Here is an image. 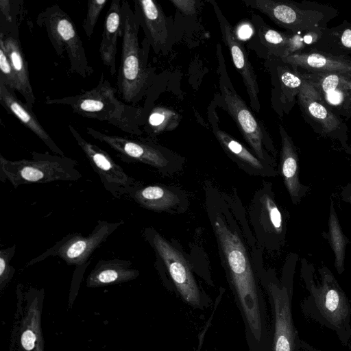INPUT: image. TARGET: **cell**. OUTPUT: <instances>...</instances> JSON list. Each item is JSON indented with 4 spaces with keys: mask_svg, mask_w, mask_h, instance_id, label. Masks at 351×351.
I'll use <instances>...</instances> for the list:
<instances>
[{
    "mask_svg": "<svg viewBox=\"0 0 351 351\" xmlns=\"http://www.w3.org/2000/svg\"><path fill=\"white\" fill-rule=\"evenodd\" d=\"M213 226L228 281L242 317L249 350L272 351V324L260 279L245 245L223 216L217 215Z\"/></svg>",
    "mask_w": 351,
    "mask_h": 351,
    "instance_id": "1",
    "label": "cell"
},
{
    "mask_svg": "<svg viewBox=\"0 0 351 351\" xmlns=\"http://www.w3.org/2000/svg\"><path fill=\"white\" fill-rule=\"evenodd\" d=\"M118 90L112 86L103 73L97 84L80 94L61 98L45 97L48 105H65L81 117L105 121L122 132L141 135L143 110L121 101L117 97Z\"/></svg>",
    "mask_w": 351,
    "mask_h": 351,
    "instance_id": "2",
    "label": "cell"
},
{
    "mask_svg": "<svg viewBox=\"0 0 351 351\" xmlns=\"http://www.w3.org/2000/svg\"><path fill=\"white\" fill-rule=\"evenodd\" d=\"M320 280L303 269L302 278L308 295L301 303L305 316L332 330L347 346L351 340V305L338 282L326 267L319 270Z\"/></svg>",
    "mask_w": 351,
    "mask_h": 351,
    "instance_id": "3",
    "label": "cell"
},
{
    "mask_svg": "<svg viewBox=\"0 0 351 351\" xmlns=\"http://www.w3.org/2000/svg\"><path fill=\"white\" fill-rule=\"evenodd\" d=\"M121 56L117 88L123 101L136 104L146 94L152 73L145 64L138 43L140 22L127 1H121Z\"/></svg>",
    "mask_w": 351,
    "mask_h": 351,
    "instance_id": "4",
    "label": "cell"
},
{
    "mask_svg": "<svg viewBox=\"0 0 351 351\" xmlns=\"http://www.w3.org/2000/svg\"><path fill=\"white\" fill-rule=\"evenodd\" d=\"M30 159L10 160L0 155V180L15 188L30 184L56 181H77L82 174L75 168L77 160L49 152H32Z\"/></svg>",
    "mask_w": 351,
    "mask_h": 351,
    "instance_id": "5",
    "label": "cell"
},
{
    "mask_svg": "<svg viewBox=\"0 0 351 351\" xmlns=\"http://www.w3.org/2000/svg\"><path fill=\"white\" fill-rule=\"evenodd\" d=\"M36 22L45 29L56 54L62 57L66 53L72 73L84 78L93 73L94 69L73 21L58 5H51L41 11Z\"/></svg>",
    "mask_w": 351,
    "mask_h": 351,
    "instance_id": "6",
    "label": "cell"
},
{
    "mask_svg": "<svg viewBox=\"0 0 351 351\" xmlns=\"http://www.w3.org/2000/svg\"><path fill=\"white\" fill-rule=\"evenodd\" d=\"M243 2L265 14L291 34L322 31L337 15V11L329 6L309 2L298 3L274 0H245Z\"/></svg>",
    "mask_w": 351,
    "mask_h": 351,
    "instance_id": "7",
    "label": "cell"
},
{
    "mask_svg": "<svg viewBox=\"0 0 351 351\" xmlns=\"http://www.w3.org/2000/svg\"><path fill=\"white\" fill-rule=\"evenodd\" d=\"M143 237L155 252L158 265L165 269L182 300L194 308H208L210 300L198 286L181 252L152 227L144 230Z\"/></svg>",
    "mask_w": 351,
    "mask_h": 351,
    "instance_id": "8",
    "label": "cell"
},
{
    "mask_svg": "<svg viewBox=\"0 0 351 351\" xmlns=\"http://www.w3.org/2000/svg\"><path fill=\"white\" fill-rule=\"evenodd\" d=\"M256 271L272 312V351H299L301 339L293 319L292 283L280 282L271 272Z\"/></svg>",
    "mask_w": 351,
    "mask_h": 351,
    "instance_id": "9",
    "label": "cell"
},
{
    "mask_svg": "<svg viewBox=\"0 0 351 351\" xmlns=\"http://www.w3.org/2000/svg\"><path fill=\"white\" fill-rule=\"evenodd\" d=\"M124 223L123 220H99L88 236H84L80 232H71L44 252L31 259L25 267L33 266L49 257L53 256L61 258L68 265L82 267L87 263L93 252Z\"/></svg>",
    "mask_w": 351,
    "mask_h": 351,
    "instance_id": "10",
    "label": "cell"
},
{
    "mask_svg": "<svg viewBox=\"0 0 351 351\" xmlns=\"http://www.w3.org/2000/svg\"><path fill=\"white\" fill-rule=\"evenodd\" d=\"M86 133L114 150L125 162H141L156 168L162 174L176 171L165 151L153 143L128 136L112 135L87 128Z\"/></svg>",
    "mask_w": 351,
    "mask_h": 351,
    "instance_id": "11",
    "label": "cell"
},
{
    "mask_svg": "<svg viewBox=\"0 0 351 351\" xmlns=\"http://www.w3.org/2000/svg\"><path fill=\"white\" fill-rule=\"evenodd\" d=\"M68 128L104 189L114 197H124L128 189L137 180L124 171L105 150L84 138L72 125L69 124Z\"/></svg>",
    "mask_w": 351,
    "mask_h": 351,
    "instance_id": "12",
    "label": "cell"
},
{
    "mask_svg": "<svg viewBox=\"0 0 351 351\" xmlns=\"http://www.w3.org/2000/svg\"><path fill=\"white\" fill-rule=\"evenodd\" d=\"M297 98L304 118L313 130L324 137L338 140L347 148L346 123L329 110L313 86L304 78Z\"/></svg>",
    "mask_w": 351,
    "mask_h": 351,
    "instance_id": "13",
    "label": "cell"
},
{
    "mask_svg": "<svg viewBox=\"0 0 351 351\" xmlns=\"http://www.w3.org/2000/svg\"><path fill=\"white\" fill-rule=\"evenodd\" d=\"M220 88L228 112L237 124L243 138L254 154L262 161L274 167L275 162L265 149L264 145H267L270 152H274L275 150L272 144L268 143L267 136L264 132L261 124L234 88L221 81Z\"/></svg>",
    "mask_w": 351,
    "mask_h": 351,
    "instance_id": "14",
    "label": "cell"
},
{
    "mask_svg": "<svg viewBox=\"0 0 351 351\" xmlns=\"http://www.w3.org/2000/svg\"><path fill=\"white\" fill-rule=\"evenodd\" d=\"M299 73L313 86L330 110L339 117H347L351 110V74Z\"/></svg>",
    "mask_w": 351,
    "mask_h": 351,
    "instance_id": "15",
    "label": "cell"
},
{
    "mask_svg": "<svg viewBox=\"0 0 351 351\" xmlns=\"http://www.w3.org/2000/svg\"><path fill=\"white\" fill-rule=\"evenodd\" d=\"M210 2L213 3L219 23L223 40L229 49L235 67L243 78L250 99L251 107L256 112H259L261 106L258 97V88L256 75L246 50L237 39L232 27L222 14L217 4L213 1Z\"/></svg>",
    "mask_w": 351,
    "mask_h": 351,
    "instance_id": "16",
    "label": "cell"
},
{
    "mask_svg": "<svg viewBox=\"0 0 351 351\" xmlns=\"http://www.w3.org/2000/svg\"><path fill=\"white\" fill-rule=\"evenodd\" d=\"M124 197L139 206L156 212L184 210V195L178 189L161 184H145L137 181L126 191Z\"/></svg>",
    "mask_w": 351,
    "mask_h": 351,
    "instance_id": "17",
    "label": "cell"
},
{
    "mask_svg": "<svg viewBox=\"0 0 351 351\" xmlns=\"http://www.w3.org/2000/svg\"><path fill=\"white\" fill-rule=\"evenodd\" d=\"M27 306L19 330V351H44L41 330L43 289L31 288L26 294Z\"/></svg>",
    "mask_w": 351,
    "mask_h": 351,
    "instance_id": "18",
    "label": "cell"
},
{
    "mask_svg": "<svg viewBox=\"0 0 351 351\" xmlns=\"http://www.w3.org/2000/svg\"><path fill=\"white\" fill-rule=\"evenodd\" d=\"M279 59L300 73L340 72L351 74V58L335 56L315 49L292 53Z\"/></svg>",
    "mask_w": 351,
    "mask_h": 351,
    "instance_id": "19",
    "label": "cell"
},
{
    "mask_svg": "<svg viewBox=\"0 0 351 351\" xmlns=\"http://www.w3.org/2000/svg\"><path fill=\"white\" fill-rule=\"evenodd\" d=\"M0 104L9 114L15 117L25 128L38 137L53 154L65 156L63 151L40 124L33 109L20 101L15 93L2 82H0Z\"/></svg>",
    "mask_w": 351,
    "mask_h": 351,
    "instance_id": "20",
    "label": "cell"
},
{
    "mask_svg": "<svg viewBox=\"0 0 351 351\" xmlns=\"http://www.w3.org/2000/svg\"><path fill=\"white\" fill-rule=\"evenodd\" d=\"M279 129L281 136L280 173L292 202L296 204L307 194L309 189L300 180L296 147L285 128L280 125Z\"/></svg>",
    "mask_w": 351,
    "mask_h": 351,
    "instance_id": "21",
    "label": "cell"
},
{
    "mask_svg": "<svg viewBox=\"0 0 351 351\" xmlns=\"http://www.w3.org/2000/svg\"><path fill=\"white\" fill-rule=\"evenodd\" d=\"M134 3L140 25L155 51H159L168 39L167 21L161 7L153 0H135Z\"/></svg>",
    "mask_w": 351,
    "mask_h": 351,
    "instance_id": "22",
    "label": "cell"
},
{
    "mask_svg": "<svg viewBox=\"0 0 351 351\" xmlns=\"http://www.w3.org/2000/svg\"><path fill=\"white\" fill-rule=\"evenodd\" d=\"M266 189L258 195L259 217L254 220L258 221L255 223L254 227H259V234H267L266 237L272 240L274 247L278 248L285 243L286 223L272 193Z\"/></svg>",
    "mask_w": 351,
    "mask_h": 351,
    "instance_id": "23",
    "label": "cell"
},
{
    "mask_svg": "<svg viewBox=\"0 0 351 351\" xmlns=\"http://www.w3.org/2000/svg\"><path fill=\"white\" fill-rule=\"evenodd\" d=\"M214 125L213 133L227 154L239 167L249 173L261 176H274V167L262 161L240 142Z\"/></svg>",
    "mask_w": 351,
    "mask_h": 351,
    "instance_id": "24",
    "label": "cell"
},
{
    "mask_svg": "<svg viewBox=\"0 0 351 351\" xmlns=\"http://www.w3.org/2000/svg\"><path fill=\"white\" fill-rule=\"evenodd\" d=\"M132 263L120 258L101 259L86 278V287L97 288L127 282L136 279L139 271L131 267Z\"/></svg>",
    "mask_w": 351,
    "mask_h": 351,
    "instance_id": "25",
    "label": "cell"
},
{
    "mask_svg": "<svg viewBox=\"0 0 351 351\" xmlns=\"http://www.w3.org/2000/svg\"><path fill=\"white\" fill-rule=\"evenodd\" d=\"M121 33V1L113 0L106 14L99 49L101 61L112 75L117 71V41Z\"/></svg>",
    "mask_w": 351,
    "mask_h": 351,
    "instance_id": "26",
    "label": "cell"
},
{
    "mask_svg": "<svg viewBox=\"0 0 351 351\" xmlns=\"http://www.w3.org/2000/svg\"><path fill=\"white\" fill-rule=\"evenodd\" d=\"M5 51L10 60L18 82V91L24 98L25 103L32 109L36 102V97L29 80L28 63L25 58L19 35L3 34Z\"/></svg>",
    "mask_w": 351,
    "mask_h": 351,
    "instance_id": "27",
    "label": "cell"
},
{
    "mask_svg": "<svg viewBox=\"0 0 351 351\" xmlns=\"http://www.w3.org/2000/svg\"><path fill=\"white\" fill-rule=\"evenodd\" d=\"M311 49L339 57L351 55V23L344 21L341 25L323 30Z\"/></svg>",
    "mask_w": 351,
    "mask_h": 351,
    "instance_id": "28",
    "label": "cell"
},
{
    "mask_svg": "<svg viewBox=\"0 0 351 351\" xmlns=\"http://www.w3.org/2000/svg\"><path fill=\"white\" fill-rule=\"evenodd\" d=\"M281 90L280 99L285 104L291 105L298 95L303 83L301 74L287 66H280L278 69Z\"/></svg>",
    "mask_w": 351,
    "mask_h": 351,
    "instance_id": "29",
    "label": "cell"
},
{
    "mask_svg": "<svg viewBox=\"0 0 351 351\" xmlns=\"http://www.w3.org/2000/svg\"><path fill=\"white\" fill-rule=\"evenodd\" d=\"M179 115L169 108L156 106L147 117L149 130L153 133H160L174 130L179 123Z\"/></svg>",
    "mask_w": 351,
    "mask_h": 351,
    "instance_id": "30",
    "label": "cell"
},
{
    "mask_svg": "<svg viewBox=\"0 0 351 351\" xmlns=\"http://www.w3.org/2000/svg\"><path fill=\"white\" fill-rule=\"evenodd\" d=\"M330 241L335 254V265L339 274L344 270L345 248L346 246V237L343 235L335 213L331 211L330 215Z\"/></svg>",
    "mask_w": 351,
    "mask_h": 351,
    "instance_id": "31",
    "label": "cell"
},
{
    "mask_svg": "<svg viewBox=\"0 0 351 351\" xmlns=\"http://www.w3.org/2000/svg\"><path fill=\"white\" fill-rule=\"evenodd\" d=\"M19 1L10 0L0 1V33L19 35L16 16L19 14Z\"/></svg>",
    "mask_w": 351,
    "mask_h": 351,
    "instance_id": "32",
    "label": "cell"
},
{
    "mask_svg": "<svg viewBox=\"0 0 351 351\" xmlns=\"http://www.w3.org/2000/svg\"><path fill=\"white\" fill-rule=\"evenodd\" d=\"M16 245H13L0 250V291L3 292L10 283L15 273L11 261L16 252Z\"/></svg>",
    "mask_w": 351,
    "mask_h": 351,
    "instance_id": "33",
    "label": "cell"
},
{
    "mask_svg": "<svg viewBox=\"0 0 351 351\" xmlns=\"http://www.w3.org/2000/svg\"><path fill=\"white\" fill-rule=\"evenodd\" d=\"M0 82L4 84L12 91L14 93L18 91L17 80L1 37H0Z\"/></svg>",
    "mask_w": 351,
    "mask_h": 351,
    "instance_id": "34",
    "label": "cell"
},
{
    "mask_svg": "<svg viewBox=\"0 0 351 351\" xmlns=\"http://www.w3.org/2000/svg\"><path fill=\"white\" fill-rule=\"evenodd\" d=\"M108 2V0H89L88 1L86 15L83 21L82 27L88 38L91 37L99 15Z\"/></svg>",
    "mask_w": 351,
    "mask_h": 351,
    "instance_id": "35",
    "label": "cell"
},
{
    "mask_svg": "<svg viewBox=\"0 0 351 351\" xmlns=\"http://www.w3.org/2000/svg\"><path fill=\"white\" fill-rule=\"evenodd\" d=\"M171 2L180 12L185 15H192L196 11V1L171 0Z\"/></svg>",
    "mask_w": 351,
    "mask_h": 351,
    "instance_id": "36",
    "label": "cell"
},
{
    "mask_svg": "<svg viewBox=\"0 0 351 351\" xmlns=\"http://www.w3.org/2000/svg\"><path fill=\"white\" fill-rule=\"evenodd\" d=\"M252 34V29L247 23H241L237 29V35L241 39H247Z\"/></svg>",
    "mask_w": 351,
    "mask_h": 351,
    "instance_id": "37",
    "label": "cell"
},
{
    "mask_svg": "<svg viewBox=\"0 0 351 351\" xmlns=\"http://www.w3.org/2000/svg\"><path fill=\"white\" fill-rule=\"evenodd\" d=\"M342 199L351 206V183L346 186L341 191Z\"/></svg>",
    "mask_w": 351,
    "mask_h": 351,
    "instance_id": "38",
    "label": "cell"
},
{
    "mask_svg": "<svg viewBox=\"0 0 351 351\" xmlns=\"http://www.w3.org/2000/svg\"><path fill=\"white\" fill-rule=\"evenodd\" d=\"M299 351H321V350L312 347L311 346L308 344L304 341L300 340Z\"/></svg>",
    "mask_w": 351,
    "mask_h": 351,
    "instance_id": "39",
    "label": "cell"
},
{
    "mask_svg": "<svg viewBox=\"0 0 351 351\" xmlns=\"http://www.w3.org/2000/svg\"><path fill=\"white\" fill-rule=\"evenodd\" d=\"M348 151H349V153L351 154V148H349Z\"/></svg>",
    "mask_w": 351,
    "mask_h": 351,
    "instance_id": "40",
    "label": "cell"
}]
</instances>
